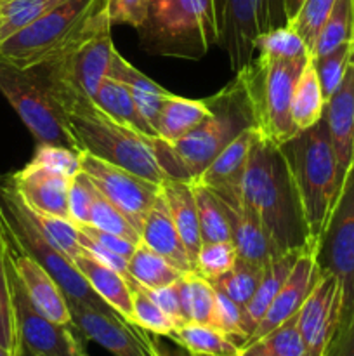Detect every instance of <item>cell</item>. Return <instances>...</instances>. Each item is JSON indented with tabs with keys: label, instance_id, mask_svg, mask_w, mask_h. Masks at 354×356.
Listing matches in <instances>:
<instances>
[{
	"label": "cell",
	"instance_id": "6125c7cd",
	"mask_svg": "<svg viewBox=\"0 0 354 356\" xmlns=\"http://www.w3.org/2000/svg\"><path fill=\"white\" fill-rule=\"evenodd\" d=\"M229 356H243V355H242V351H238V353H235V355H229Z\"/></svg>",
	"mask_w": 354,
	"mask_h": 356
},
{
	"label": "cell",
	"instance_id": "be15d7a7",
	"mask_svg": "<svg viewBox=\"0 0 354 356\" xmlns=\"http://www.w3.org/2000/svg\"><path fill=\"white\" fill-rule=\"evenodd\" d=\"M19 356H28L26 353H24V351L23 350H21V353H19Z\"/></svg>",
	"mask_w": 354,
	"mask_h": 356
},
{
	"label": "cell",
	"instance_id": "003e7915",
	"mask_svg": "<svg viewBox=\"0 0 354 356\" xmlns=\"http://www.w3.org/2000/svg\"><path fill=\"white\" fill-rule=\"evenodd\" d=\"M24 353H26V351H24ZM28 355V353H26ZM28 356H33V355H28Z\"/></svg>",
	"mask_w": 354,
	"mask_h": 356
},
{
	"label": "cell",
	"instance_id": "5b68a950",
	"mask_svg": "<svg viewBox=\"0 0 354 356\" xmlns=\"http://www.w3.org/2000/svg\"><path fill=\"white\" fill-rule=\"evenodd\" d=\"M281 152L290 165L316 252L340 193L337 160L325 117L283 143Z\"/></svg>",
	"mask_w": 354,
	"mask_h": 356
},
{
	"label": "cell",
	"instance_id": "03108f58",
	"mask_svg": "<svg viewBox=\"0 0 354 356\" xmlns=\"http://www.w3.org/2000/svg\"><path fill=\"white\" fill-rule=\"evenodd\" d=\"M353 155H354V143H353ZM353 162H354V156H353Z\"/></svg>",
	"mask_w": 354,
	"mask_h": 356
},
{
	"label": "cell",
	"instance_id": "9c48e42d",
	"mask_svg": "<svg viewBox=\"0 0 354 356\" xmlns=\"http://www.w3.org/2000/svg\"><path fill=\"white\" fill-rule=\"evenodd\" d=\"M0 94L19 115L37 145H59L75 149L59 108L33 70L19 68L0 58Z\"/></svg>",
	"mask_w": 354,
	"mask_h": 356
},
{
	"label": "cell",
	"instance_id": "e7e4bbea",
	"mask_svg": "<svg viewBox=\"0 0 354 356\" xmlns=\"http://www.w3.org/2000/svg\"><path fill=\"white\" fill-rule=\"evenodd\" d=\"M0 236H2V222H0Z\"/></svg>",
	"mask_w": 354,
	"mask_h": 356
},
{
	"label": "cell",
	"instance_id": "7a4b0ae2",
	"mask_svg": "<svg viewBox=\"0 0 354 356\" xmlns=\"http://www.w3.org/2000/svg\"><path fill=\"white\" fill-rule=\"evenodd\" d=\"M40 80L59 108L75 152L90 153L155 184H162L163 179H167L156 156V138H149L118 122L97 106L92 97L78 90Z\"/></svg>",
	"mask_w": 354,
	"mask_h": 356
},
{
	"label": "cell",
	"instance_id": "f35d334b",
	"mask_svg": "<svg viewBox=\"0 0 354 356\" xmlns=\"http://www.w3.org/2000/svg\"><path fill=\"white\" fill-rule=\"evenodd\" d=\"M255 52L280 59H297L311 56L305 42L290 24L262 31L255 40Z\"/></svg>",
	"mask_w": 354,
	"mask_h": 356
},
{
	"label": "cell",
	"instance_id": "9a60e30c",
	"mask_svg": "<svg viewBox=\"0 0 354 356\" xmlns=\"http://www.w3.org/2000/svg\"><path fill=\"white\" fill-rule=\"evenodd\" d=\"M340 302L342 296L339 282L333 275L321 271L318 284L314 285L297 315L298 329L311 356H326L339 327Z\"/></svg>",
	"mask_w": 354,
	"mask_h": 356
},
{
	"label": "cell",
	"instance_id": "8d00e7d4",
	"mask_svg": "<svg viewBox=\"0 0 354 356\" xmlns=\"http://www.w3.org/2000/svg\"><path fill=\"white\" fill-rule=\"evenodd\" d=\"M127 282L132 291V323L155 336L170 337V334L176 329L172 320L160 309V306L153 301L144 287L128 277Z\"/></svg>",
	"mask_w": 354,
	"mask_h": 356
},
{
	"label": "cell",
	"instance_id": "277c9868",
	"mask_svg": "<svg viewBox=\"0 0 354 356\" xmlns=\"http://www.w3.org/2000/svg\"><path fill=\"white\" fill-rule=\"evenodd\" d=\"M137 33L149 54L201 59L210 47L222 45V0H153Z\"/></svg>",
	"mask_w": 354,
	"mask_h": 356
},
{
	"label": "cell",
	"instance_id": "d6a6232c",
	"mask_svg": "<svg viewBox=\"0 0 354 356\" xmlns=\"http://www.w3.org/2000/svg\"><path fill=\"white\" fill-rule=\"evenodd\" d=\"M193 190L194 198H196L201 243L233 242L228 211H226L221 198L196 181H193Z\"/></svg>",
	"mask_w": 354,
	"mask_h": 356
},
{
	"label": "cell",
	"instance_id": "ac0fdd59",
	"mask_svg": "<svg viewBox=\"0 0 354 356\" xmlns=\"http://www.w3.org/2000/svg\"><path fill=\"white\" fill-rule=\"evenodd\" d=\"M260 132L255 127H248L239 132L200 174L196 183L203 184L214 191L224 204L235 205L242 202V179L245 174L246 160Z\"/></svg>",
	"mask_w": 354,
	"mask_h": 356
},
{
	"label": "cell",
	"instance_id": "91938a15",
	"mask_svg": "<svg viewBox=\"0 0 354 356\" xmlns=\"http://www.w3.org/2000/svg\"><path fill=\"white\" fill-rule=\"evenodd\" d=\"M242 355L243 356H273L269 353V351H266L262 348V344L260 343H255V344H250V346L246 348H242Z\"/></svg>",
	"mask_w": 354,
	"mask_h": 356
},
{
	"label": "cell",
	"instance_id": "f907efd6",
	"mask_svg": "<svg viewBox=\"0 0 354 356\" xmlns=\"http://www.w3.org/2000/svg\"><path fill=\"white\" fill-rule=\"evenodd\" d=\"M153 0H108V13L113 24H128L135 30L148 19Z\"/></svg>",
	"mask_w": 354,
	"mask_h": 356
},
{
	"label": "cell",
	"instance_id": "7dc6e473",
	"mask_svg": "<svg viewBox=\"0 0 354 356\" xmlns=\"http://www.w3.org/2000/svg\"><path fill=\"white\" fill-rule=\"evenodd\" d=\"M333 3H335V0H304L298 13L288 23L301 35V38L307 45L309 52L314 47V42L318 38L319 30L325 24Z\"/></svg>",
	"mask_w": 354,
	"mask_h": 356
},
{
	"label": "cell",
	"instance_id": "f6af8a7d",
	"mask_svg": "<svg viewBox=\"0 0 354 356\" xmlns=\"http://www.w3.org/2000/svg\"><path fill=\"white\" fill-rule=\"evenodd\" d=\"M210 325L224 334L226 337L235 341L239 348L243 346L248 334L245 330V318H243V308L236 305L231 298L222 292L215 291L214 312H212Z\"/></svg>",
	"mask_w": 354,
	"mask_h": 356
},
{
	"label": "cell",
	"instance_id": "f1b7e54d",
	"mask_svg": "<svg viewBox=\"0 0 354 356\" xmlns=\"http://www.w3.org/2000/svg\"><path fill=\"white\" fill-rule=\"evenodd\" d=\"M325 106L326 99L323 96L314 59L311 56L295 83L294 101H292V118L297 131L312 127L316 122L321 120L325 115Z\"/></svg>",
	"mask_w": 354,
	"mask_h": 356
},
{
	"label": "cell",
	"instance_id": "681fc988",
	"mask_svg": "<svg viewBox=\"0 0 354 356\" xmlns=\"http://www.w3.org/2000/svg\"><path fill=\"white\" fill-rule=\"evenodd\" d=\"M96 191V186L90 183V179L82 172V170H80L75 177H71L68 193L69 221L75 222L76 226L89 225L90 209H92Z\"/></svg>",
	"mask_w": 354,
	"mask_h": 356
},
{
	"label": "cell",
	"instance_id": "cb8c5ba5",
	"mask_svg": "<svg viewBox=\"0 0 354 356\" xmlns=\"http://www.w3.org/2000/svg\"><path fill=\"white\" fill-rule=\"evenodd\" d=\"M224 207L228 211L229 225H231V240L236 247L238 259L264 270L271 261L280 257L274 252L271 240L267 238L260 222L257 221L255 216L250 214L243 207V204H224Z\"/></svg>",
	"mask_w": 354,
	"mask_h": 356
},
{
	"label": "cell",
	"instance_id": "ab89813d",
	"mask_svg": "<svg viewBox=\"0 0 354 356\" xmlns=\"http://www.w3.org/2000/svg\"><path fill=\"white\" fill-rule=\"evenodd\" d=\"M0 346L19 356L21 344L17 337L16 318H14L12 292H10L9 268H7L6 245L0 236Z\"/></svg>",
	"mask_w": 354,
	"mask_h": 356
},
{
	"label": "cell",
	"instance_id": "7402d4cb",
	"mask_svg": "<svg viewBox=\"0 0 354 356\" xmlns=\"http://www.w3.org/2000/svg\"><path fill=\"white\" fill-rule=\"evenodd\" d=\"M141 243L155 250L156 254L165 257L169 263L179 268L184 273H189L193 270L189 257H187L186 247H184L183 238L176 228L172 216H170L169 205H167L165 197L160 188V195L156 197L155 204L146 214L144 222L141 228Z\"/></svg>",
	"mask_w": 354,
	"mask_h": 356
},
{
	"label": "cell",
	"instance_id": "d6986e66",
	"mask_svg": "<svg viewBox=\"0 0 354 356\" xmlns=\"http://www.w3.org/2000/svg\"><path fill=\"white\" fill-rule=\"evenodd\" d=\"M262 0H222L224 33L222 45L229 58L233 73L248 65L255 54V40L260 33Z\"/></svg>",
	"mask_w": 354,
	"mask_h": 356
},
{
	"label": "cell",
	"instance_id": "db71d44e",
	"mask_svg": "<svg viewBox=\"0 0 354 356\" xmlns=\"http://www.w3.org/2000/svg\"><path fill=\"white\" fill-rule=\"evenodd\" d=\"M78 240H80V245H82V249L85 250V252H89L90 256L96 257L99 263L106 264V266L113 268L115 271H118V273H121L124 277H127V268H128L127 257L120 256V254H117V252H113V250L106 249V247L99 245V243H96L94 240H90L89 236L83 235L80 229H78Z\"/></svg>",
	"mask_w": 354,
	"mask_h": 356
},
{
	"label": "cell",
	"instance_id": "83f0119b",
	"mask_svg": "<svg viewBox=\"0 0 354 356\" xmlns=\"http://www.w3.org/2000/svg\"><path fill=\"white\" fill-rule=\"evenodd\" d=\"M210 103L208 99H187V97L170 94L163 103L160 111L156 132L158 138L167 143L177 141L184 138L187 132L201 124L207 117H210Z\"/></svg>",
	"mask_w": 354,
	"mask_h": 356
},
{
	"label": "cell",
	"instance_id": "5bb4252c",
	"mask_svg": "<svg viewBox=\"0 0 354 356\" xmlns=\"http://www.w3.org/2000/svg\"><path fill=\"white\" fill-rule=\"evenodd\" d=\"M71 323L80 336L94 341L113 356H149L141 329L128 323L113 309H99L80 302H68Z\"/></svg>",
	"mask_w": 354,
	"mask_h": 356
},
{
	"label": "cell",
	"instance_id": "ee69618b",
	"mask_svg": "<svg viewBox=\"0 0 354 356\" xmlns=\"http://www.w3.org/2000/svg\"><path fill=\"white\" fill-rule=\"evenodd\" d=\"M238 254L233 242H207L201 243L194 271L208 282H215L235 266Z\"/></svg>",
	"mask_w": 354,
	"mask_h": 356
},
{
	"label": "cell",
	"instance_id": "7c38bea8",
	"mask_svg": "<svg viewBox=\"0 0 354 356\" xmlns=\"http://www.w3.org/2000/svg\"><path fill=\"white\" fill-rule=\"evenodd\" d=\"M7 268H9L14 318H16L21 350L33 356H87L85 346L75 325L56 323L42 315L28 298L9 259H7Z\"/></svg>",
	"mask_w": 354,
	"mask_h": 356
},
{
	"label": "cell",
	"instance_id": "e575fe53",
	"mask_svg": "<svg viewBox=\"0 0 354 356\" xmlns=\"http://www.w3.org/2000/svg\"><path fill=\"white\" fill-rule=\"evenodd\" d=\"M349 40H354V0H335L319 30L311 56H325Z\"/></svg>",
	"mask_w": 354,
	"mask_h": 356
},
{
	"label": "cell",
	"instance_id": "30bf717a",
	"mask_svg": "<svg viewBox=\"0 0 354 356\" xmlns=\"http://www.w3.org/2000/svg\"><path fill=\"white\" fill-rule=\"evenodd\" d=\"M111 26L113 24L106 23L89 31L58 56L30 70L47 82L59 83L94 97L110 73L117 54Z\"/></svg>",
	"mask_w": 354,
	"mask_h": 356
},
{
	"label": "cell",
	"instance_id": "816d5d0a",
	"mask_svg": "<svg viewBox=\"0 0 354 356\" xmlns=\"http://www.w3.org/2000/svg\"><path fill=\"white\" fill-rule=\"evenodd\" d=\"M148 291V289H146ZM151 296L153 301L160 306L163 313L169 316L174 322V325L179 327L183 323H186V316H184L183 305H180V296H179V287H177V282L172 285H167V287L155 289V291H148Z\"/></svg>",
	"mask_w": 354,
	"mask_h": 356
},
{
	"label": "cell",
	"instance_id": "11a10c76",
	"mask_svg": "<svg viewBox=\"0 0 354 356\" xmlns=\"http://www.w3.org/2000/svg\"><path fill=\"white\" fill-rule=\"evenodd\" d=\"M326 356H354V312L337 327Z\"/></svg>",
	"mask_w": 354,
	"mask_h": 356
},
{
	"label": "cell",
	"instance_id": "4dcf8cb0",
	"mask_svg": "<svg viewBox=\"0 0 354 356\" xmlns=\"http://www.w3.org/2000/svg\"><path fill=\"white\" fill-rule=\"evenodd\" d=\"M170 339L191 356H229L239 351L235 341L207 323H183L174 329Z\"/></svg>",
	"mask_w": 354,
	"mask_h": 356
},
{
	"label": "cell",
	"instance_id": "ba28073f",
	"mask_svg": "<svg viewBox=\"0 0 354 356\" xmlns=\"http://www.w3.org/2000/svg\"><path fill=\"white\" fill-rule=\"evenodd\" d=\"M0 222L7 238L30 254L49 275L56 280L68 302H80L99 309H111L96 292L90 289L83 275L76 270L75 263L66 254L56 249L44 236L30 209L26 207L10 179L0 181Z\"/></svg>",
	"mask_w": 354,
	"mask_h": 356
},
{
	"label": "cell",
	"instance_id": "bcb514c9",
	"mask_svg": "<svg viewBox=\"0 0 354 356\" xmlns=\"http://www.w3.org/2000/svg\"><path fill=\"white\" fill-rule=\"evenodd\" d=\"M297 315L288 318L287 322L281 323L273 332L259 341L264 350L269 351L273 356H311L301 329H298Z\"/></svg>",
	"mask_w": 354,
	"mask_h": 356
},
{
	"label": "cell",
	"instance_id": "c3c4849f",
	"mask_svg": "<svg viewBox=\"0 0 354 356\" xmlns=\"http://www.w3.org/2000/svg\"><path fill=\"white\" fill-rule=\"evenodd\" d=\"M31 163L66 177H75L82 170L78 152L59 145H37Z\"/></svg>",
	"mask_w": 354,
	"mask_h": 356
},
{
	"label": "cell",
	"instance_id": "d590c367",
	"mask_svg": "<svg viewBox=\"0 0 354 356\" xmlns=\"http://www.w3.org/2000/svg\"><path fill=\"white\" fill-rule=\"evenodd\" d=\"M68 0H0V44Z\"/></svg>",
	"mask_w": 354,
	"mask_h": 356
},
{
	"label": "cell",
	"instance_id": "ffe728a7",
	"mask_svg": "<svg viewBox=\"0 0 354 356\" xmlns=\"http://www.w3.org/2000/svg\"><path fill=\"white\" fill-rule=\"evenodd\" d=\"M9 179L30 211L69 219L68 193L71 177L51 172L30 162Z\"/></svg>",
	"mask_w": 354,
	"mask_h": 356
},
{
	"label": "cell",
	"instance_id": "d4e9b609",
	"mask_svg": "<svg viewBox=\"0 0 354 356\" xmlns=\"http://www.w3.org/2000/svg\"><path fill=\"white\" fill-rule=\"evenodd\" d=\"M160 188H162V193L165 197L167 205H169L170 216L176 222V228L179 232L180 238H183L187 257H189L194 270L198 252L201 249V235L200 225H198V209L193 183L167 177L160 184Z\"/></svg>",
	"mask_w": 354,
	"mask_h": 356
},
{
	"label": "cell",
	"instance_id": "f546056e",
	"mask_svg": "<svg viewBox=\"0 0 354 356\" xmlns=\"http://www.w3.org/2000/svg\"><path fill=\"white\" fill-rule=\"evenodd\" d=\"M92 99L96 101L97 106L103 108L106 113H110L121 124L128 125V127L135 129V131L142 132L149 138H156V132L153 131L151 125L146 122V118L139 111L130 90L118 80L106 76Z\"/></svg>",
	"mask_w": 354,
	"mask_h": 356
},
{
	"label": "cell",
	"instance_id": "52a82bcc",
	"mask_svg": "<svg viewBox=\"0 0 354 356\" xmlns=\"http://www.w3.org/2000/svg\"><path fill=\"white\" fill-rule=\"evenodd\" d=\"M311 56L297 59H280L257 54L238 72L248 94L253 125L260 136L281 146L297 134L292 118L295 83Z\"/></svg>",
	"mask_w": 354,
	"mask_h": 356
},
{
	"label": "cell",
	"instance_id": "b9f144b4",
	"mask_svg": "<svg viewBox=\"0 0 354 356\" xmlns=\"http://www.w3.org/2000/svg\"><path fill=\"white\" fill-rule=\"evenodd\" d=\"M30 212L40 232L56 249L66 254L71 261L82 252L83 249L78 240V226L75 222L66 218H59V216L40 214V212L33 211Z\"/></svg>",
	"mask_w": 354,
	"mask_h": 356
},
{
	"label": "cell",
	"instance_id": "6da1fadb",
	"mask_svg": "<svg viewBox=\"0 0 354 356\" xmlns=\"http://www.w3.org/2000/svg\"><path fill=\"white\" fill-rule=\"evenodd\" d=\"M242 204L260 222L276 256L314 250L290 165L281 146L262 136L246 160Z\"/></svg>",
	"mask_w": 354,
	"mask_h": 356
},
{
	"label": "cell",
	"instance_id": "6f0895ef",
	"mask_svg": "<svg viewBox=\"0 0 354 356\" xmlns=\"http://www.w3.org/2000/svg\"><path fill=\"white\" fill-rule=\"evenodd\" d=\"M141 337L144 341V346L148 350L149 356H191L186 350L184 351H170L167 350L165 346L158 343V339L151 337V332H146V330L141 329Z\"/></svg>",
	"mask_w": 354,
	"mask_h": 356
},
{
	"label": "cell",
	"instance_id": "836d02e7",
	"mask_svg": "<svg viewBox=\"0 0 354 356\" xmlns=\"http://www.w3.org/2000/svg\"><path fill=\"white\" fill-rule=\"evenodd\" d=\"M177 287L186 322L210 325L215 301L214 285L196 271H189L177 280Z\"/></svg>",
	"mask_w": 354,
	"mask_h": 356
},
{
	"label": "cell",
	"instance_id": "94428289",
	"mask_svg": "<svg viewBox=\"0 0 354 356\" xmlns=\"http://www.w3.org/2000/svg\"><path fill=\"white\" fill-rule=\"evenodd\" d=\"M0 356H16L14 353H10L9 350H6V348L0 346Z\"/></svg>",
	"mask_w": 354,
	"mask_h": 356
},
{
	"label": "cell",
	"instance_id": "7bdbcfd3",
	"mask_svg": "<svg viewBox=\"0 0 354 356\" xmlns=\"http://www.w3.org/2000/svg\"><path fill=\"white\" fill-rule=\"evenodd\" d=\"M354 58V40L346 42V44L339 45L337 49L330 51L328 54L319 56L314 59L316 72H318L319 83H321V90L325 99L328 101L332 94L335 92L337 87L342 82L344 75H346L347 68H349L351 61Z\"/></svg>",
	"mask_w": 354,
	"mask_h": 356
},
{
	"label": "cell",
	"instance_id": "4fadbf2b",
	"mask_svg": "<svg viewBox=\"0 0 354 356\" xmlns=\"http://www.w3.org/2000/svg\"><path fill=\"white\" fill-rule=\"evenodd\" d=\"M80 169L96 190L120 209L141 233L146 214L160 195V184L151 183L130 170L101 160L90 153L78 152Z\"/></svg>",
	"mask_w": 354,
	"mask_h": 356
},
{
	"label": "cell",
	"instance_id": "9f6ffc18",
	"mask_svg": "<svg viewBox=\"0 0 354 356\" xmlns=\"http://www.w3.org/2000/svg\"><path fill=\"white\" fill-rule=\"evenodd\" d=\"M288 24L285 0H262L260 6V28L262 31Z\"/></svg>",
	"mask_w": 354,
	"mask_h": 356
},
{
	"label": "cell",
	"instance_id": "603a6c76",
	"mask_svg": "<svg viewBox=\"0 0 354 356\" xmlns=\"http://www.w3.org/2000/svg\"><path fill=\"white\" fill-rule=\"evenodd\" d=\"M76 270L83 275L87 284L94 292L110 306L113 312L128 323H132V291L128 285L127 277L115 271L113 268L99 263L96 257L82 250L73 259Z\"/></svg>",
	"mask_w": 354,
	"mask_h": 356
},
{
	"label": "cell",
	"instance_id": "680465c9",
	"mask_svg": "<svg viewBox=\"0 0 354 356\" xmlns=\"http://www.w3.org/2000/svg\"><path fill=\"white\" fill-rule=\"evenodd\" d=\"M304 0H285V13H287V21L290 23L295 17V14L298 13V9L302 7Z\"/></svg>",
	"mask_w": 354,
	"mask_h": 356
},
{
	"label": "cell",
	"instance_id": "44dd1931",
	"mask_svg": "<svg viewBox=\"0 0 354 356\" xmlns=\"http://www.w3.org/2000/svg\"><path fill=\"white\" fill-rule=\"evenodd\" d=\"M325 120L328 125L333 153L337 160V179L342 188L344 179L353 165L354 143V58L325 106Z\"/></svg>",
	"mask_w": 354,
	"mask_h": 356
},
{
	"label": "cell",
	"instance_id": "2e32d148",
	"mask_svg": "<svg viewBox=\"0 0 354 356\" xmlns=\"http://www.w3.org/2000/svg\"><path fill=\"white\" fill-rule=\"evenodd\" d=\"M3 245H6V256L12 266L14 273L17 275L23 284L28 298L33 302L35 308L47 316L49 320L62 325L71 323V313H69L68 299L62 294L54 278L30 256L24 252L17 243L7 238L2 233Z\"/></svg>",
	"mask_w": 354,
	"mask_h": 356
},
{
	"label": "cell",
	"instance_id": "3957f363",
	"mask_svg": "<svg viewBox=\"0 0 354 356\" xmlns=\"http://www.w3.org/2000/svg\"><path fill=\"white\" fill-rule=\"evenodd\" d=\"M207 99L212 113L198 127L172 143L155 139L158 162L170 179L196 181L239 132L253 125L248 94L238 73L228 86Z\"/></svg>",
	"mask_w": 354,
	"mask_h": 356
},
{
	"label": "cell",
	"instance_id": "8992f818",
	"mask_svg": "<svg viewBox=\"0 0 354 356\" xmlns=\"http://www.w3.org/2000/svg\"><path fill=\"white\" fill-rule=\"evenodd\" d=\"M106 23H111L108 0H68L2 42L0 58L33 68Z\"/></svg>",
	"mask_w": 354,
	"mask_h": 356
},
{
	"label": "cell",
	"instance_id": "f5cc1de1",
	"mask_svg": "<svg viewBox=\"0 0 354 356\" xmlns=\"http://www.w3.org/2000/svg\"><path fill=\"white\" fill-rule=\"evenodd\" d=\"M78 229L83 233V235L89 236L90 240H94L96 243H99V245L113 250V252L120 254V256L127 257V259H130V256L134 254L135 247H137V245H134V243L128 242V240L121 238V236L113 235V233L103 232V229L96 228V226H92V225H80Z\"/></svg>",
	"mask_w": 354,
	"mask_h": 356
},
{
	"label": "cell",
	"instance_id": "4316f807",
	"mask_svg": "<svg viewBox=\"0 0 354 356\" xmlns=\"http://www.w3.org/2000/svg\"><path fill=\"white\" fill-rule=\"evenodd\" d=\"M301 254L302 252L285 254V256L273 259L266 268H264L262 278H260L259 285H257L255 294L252 296L248 305L243 308L245 330L246 334H248V337L250 334L255 330V327L259 325L260 320L264 318L266 312L269 309L271 302L274 301L278 292L281 291V287H283V284L287 282V278L290 277L292 270H294L295 266V261L298 259Z\"/></svg>",
	"mask_w": 354,
	"mask_h": 356
},
{
	"label": "cell",
	"instance_id": "74e56055",
	"mask_svg": "<svg viewBox=\"0 0 354 356\" xmlns=\"http://www.w3.org/2000/svg\"><path fill=\"white\" fill-rule=\"evenodd\" d=\"M262 273V268H257L253 264L245 263V261L236 259L235 266L228 273L222 275L215 282H210V284L214 285L215 291L222 292L228 298H231L236 305L245 308L250 299H252V296L255 294Z\"/></svg>",
	"mask_w": 354,
	"mask_h": 356
},
{
	"label": "cell",
	"instance_id": "1f68e13d",
	"mask_svg": "<svg viewBox=\"0 0 354 356\" xmlns=\"http://www.w3.org/2000/svg\"><path fill=\"white\" fill-rule=\"evenodd\" d=\"M183 275L184 271L174 266L172 263H169L165 257L156 254L155 250L146 247L144 243H139L130 259H128L127 277L148 291L176 284Z\"/></svg>",
	"mask_w": 354,
	"mask_h": 356
},
{
	"label": "cell",
	"instance_id": "e0dca14e",
	"mask_svg": "<svg viewBox=\"0 0 354 356\" xmlns=\"http://www.w3.org/2000/svg\"><path fill=\"white\" fill-rule=\"evenodd\" d=\"M319 277H321V270H319L318 263H316L314 250H305V252H302L298 256V259L295 261V266L292 270L290 277L287 278L281 291L278 292L274 301L271 302L269 309L266 312L264 318L260 320L259 325L250 334V337L243 343L242 348L259 343L264 336H267L276 327L287 322L288 318L297 315L298 309L302 308L305 299L309 298L311 291L314 289V285L318 284Z\"/></svg>",
	"mask_w": 354,
	"mask_h": 356
},
{
	"label": "cell",
	"instance_id": "60d3db41",
	"mask_svg": "<svg viewBox=\"0 0 354 356\" xmlns=\"http://www.w3.org/2000/svg\"><path fill=\"white\" fill-rule=\"evenodd\" d=\"M89 225L96 226V228L103 229V232L121 236V238L128 240L134 245L141 243V233L137 232V228L128 221V218L120 209L115 207L99 191H96V197H94Z\"/></svg>",
	"mask_w": 354,
	"mask_h": 356
},
{
	"label": "cell",
	"instance_id": "484cf974",
	"mask_svg": "<svg viewBox=\"0 0 354 356\" xmlns=\"http://www.w3.org/2000/svg\"><path fill=\"white\" fill-rule=\"evenodd\" d=\"M108 76L121 82L128 90H130L139 111H141L142 117L146 118V122L151 125L153 131L156 132L160 111H162L163 103L167 101V97L172 92L163 89V87L158 86L155 80H151L149 76H146L144 73L139 72V70L135 68V66H132L118 51L117 54H115L113 63H111ZM156 138H158V132H156Z\"/></svg>",
	"mask_w": 354,
	"mask_h": 356
},
{
	"label": "cell",
	"instance_id": "8fae6325",
	"mask_svg": "<svg viewBox=\"0 0 354 356\" xmlns=\"http://www.w3.org/2000/svg\"><path fill=\"white\" fill-rule=\"evenodd\" d=\"M316 263L323 273L333 275L339 282L340 325L354 312V162L318 243Z\"/></svg>",
	"mask_w": 354,
	"mask_h": 356
}]
</instances>
